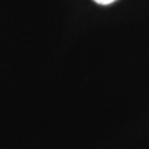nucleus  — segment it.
I'll return each instance as SVG.
<instances>
[{
    "label": "nucleus",
    "instance_id": "f257e3e1",
    "mask_svg": "<svg viewBox=\"0 0 149 149\" xmlns=\"http://www.w3.org/2000/svg\"><path fill=\"white\" fill-rule=\"evenodd\" d=\"M93 1H95L97 4H100V6H109L112 3L117 1V0H93Z\"/></svg>",
    "mask_w": 149,
    "mask_h": 149
}]
</instances>
